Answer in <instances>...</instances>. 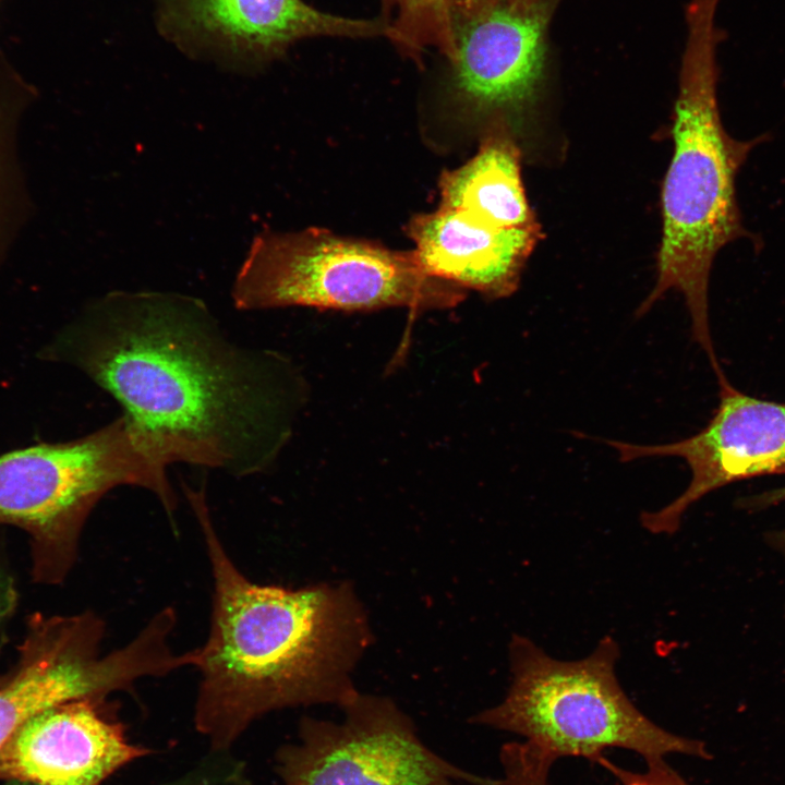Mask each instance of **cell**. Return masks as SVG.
Returning <instances> with one entry per match:
<instances>
[{
	"instance_id": "cell-16",
	"label": "cell",
	"mask_w": 785,
	"mask_h": 785,
	"mask_svg": "<svg viewBox=\"0 0 785 785\" xmlns=\"http://www.w3.org/2000/svg\"><path fill=\"white\" fill-rule=\"evenodd\" d=\"M383 17L389 22L387 38L400 53L421 61L435 48L447 61L455 57L451 25L452 0H382Z\"/></svg>"
},
{
	"instance_id": "cell-20",
	"label": "cell",
	"mask_w": 785,
	"mask_h": 785,
	"mask_svg": "<svg viewBox=\"0 0 785 785\" xmlns=\"http://www.w3.org/2000/svg\"><path fill=\"white\" fill-rule=\"evenodd\" d=\"M14 601L15 596L12 587L8 579L0 572V623L9 616Z\"/></svg>"
},
{
	"instance_id": "cell-5",
	"label": "cell",
	"mask_w": 785,
	"mask_h": 785,
	"mask_svg": "<svg viewBox=\"0 0 785 785\" xmlns=\"http://www.w3.org/2000/svg\"><path fill=\"white\" fill-rule=\"evenodd\" d=\"M167 468L125 414L76 439L8 451L0 455V524L27 533L34 580L59 584L102 496L133 485L166 502L173 493Z\"/></svg>"
},
{
	"instance_id": "cell-14",
	"label": "cell",
	"mask_w": 785,
	"mask_h": 785,
	"mask_svg": "<svg viewBox=\"0 0 785 785\" xmlns=\"http://www.w3.org/2000/svg\"><path fill=\"white\" fill-rule=\"evenodd\" d=\"M443 207L496 228L536 225L520 172V152L504 128L491 131L462 167L442 176Z\"/></svg>"
},
{
	"instance_id": "cell-10",
	"label": "cell",
	"mask_w": 785,
	"mask_h": 785,
	"mask_svg": "<svg viewBox=\"0 0 785 785\" xmlns=\"http://www.w3.org/2000/svg\"><path fill=\"white\" fill-rule=\"evenodd\" d=\"M720 402L697 434L663 445L606 440L621 462L649 457L681 458L691 471L686 490L672 503L645 511L640 520L653 534H674L685 512L702 497L730 483L785 474V403L758 399L717 378Z\"/></svg>"
},
{
	"instance_id": "cell-13",
	"label": "cell",
	"mask_w": 785,
	"mask_h": 785,
	"mask_svg": "<svg viewBox=\"0 0 785 785\" xmlns=\"http://www.w3.org/2000/svg\"><path fill=\"white\" fill-rule=\"evenodd\" d=\"M409 235L415 243L413 254L428 276L499 299L518 288L541 227L496 228L440 206L413 218Z\"/></svg>"
},
{
	"instance_id": "cell-3",
	"label": "cell",
	"mask_w": 785,
	"mask_h": 785,
	"mask_svg": "<svg viewBox=\"0 0 785 785\" xmlns=\"http://www.w3.org/2000/svg\"><path fill=\"white\" fill-rule=\"evenodd\" d=\"M721 0H689L686 39L674 106V154L662 186V240L656 282L641 303L645 314L668 290L683 294L695 340L713 369L720 364L709 321V281L715 256L741 238L745 228L736 177L762 134L738 140L725 130L717 101V52L726 39L716 14Z\"/></svg>"
},
{
	"instance_id": "cell-11",
	"label": "cell",
	"mask_w": 785,
	"mask_h": 785,
	"mask_svg": "<svg viewBox=\"0 0 785 785\" xmlns=\"http://www.w3.org/2000/svg\"><path fill=\"white\" fill-rule=\"evenodd\" d=\"M102 699L46 709L0 748V777L35 785H99L149 750L131 744L123 725L101 710Z\"/></svg>"
},
{
	"instance_id": "cell-12",
	"label": "cell",
	"mask_w": 785,
	"mask_h": 785,
	"mask_svg": "<svg viewBox=\"0 0 785 785\" xmlns=\"http://www.w3.org/2000/svg\"><path fill=\"white\" fill-rule=\"evenodd\" d=\"M177 26L221 57L267 62L310 37L387 36L389 23L322 12L302 0H167Z\"/></svg>"
},
{
	"instance_id": "cell-7",
	"label": "cell",
	"mask_w": 785,
	"mask_h": 785,
	"mask_svg": "<svg viewBox=\"0 0 785 785\" xmlns=\"http://www.w3.org/2000/svg\"><path fill=\"white\" fill-rule=\"evenodd\" d=\"M174 616L157 613L126 645L100 654L105 624L93 612L35 615L17 662L0 683V748L37 713L60 703L104 699L137 679L190 666L189 652L174 653L169 637Z\"/></svg>"
},
{
	"instance_id": "cell-9",
	"label": "cell",
	"mask_w": 785,
	"mask_h": 785,
	"mask_svg": "<svg viewBox=\"0 0 785 785\" xmlns=\"http://www.w3.org/2000/svg\"><path fill=\"white\" fill-rule=\"evenodd\" d=\"M564 0L454 2V96L480 111L518 110L542 92L552 65L551 25Z\"/></svg>"
},
{
	"instance_id": "cell-1",
	"label": "cell",
	"mask_w": 785,
	"mask_h": 785,
	"mask_svg": "<svg viewBox=\"0 0 785 785\" xmlns=\"http://www.w3.org/2000/svg\"><path fill=\"white\" fill-rule=\"evenodd\" d=\"M40 357L76 367L110 394L169 464L235 476L275 460L299 395L285 359L231 340L202 300L178 293H107Z\"/></svg>"
},
{
	"instance_id": "cell-19",
	"label": "cell",
	"mask_w": 785,
	"mask_h": 785,
	"mask_svg": "<svg viewBox=\"0 0 785 785\" xmlns=\"http://www.w3.org/2000/svg\"><path fill=\"white\" fill-rule=\"evenodd\" d=\"M14 785H35L29 783H22ZM161 785H221V782L217 774L208 766L201 764L183 776L167 782Z\"/></svg>"
},
{
	"instance_id": "cell-18",
	"label": "cell",
	"mask_w": 785,
	"mask_h": 785,
	"mask_svg": "<svg viewBox=\"0 0 785 785\" xmlns=\"http://www.w3.org/2000/svg\"><path fill=\"white\" fill-rule=\"evenodd\" d=\"M785 502V486L764 492L758 496L746 498L742 504L744 507L749 509L763 508L768 506L777 505ZM770 544L785 555V529L769 533Z\"/></svg>"
},
{
	"instance_id": "cell-17",
	"label": "cell",
	"mask_w": 785,
	"mask_h": 785,
	"mask_svg": "<svg viewBox=\"0 0 785 785\" xmlns=\"http://www.w3.org/2000/svg\"><path fill=\"white\" fill-rule=\"evenodd\" d=\"M644 771H632L612 762L606 757L597 764L609 772L620 785H690L671 764L666 758L644 761Z\"/></svg>"
},
{
	"instance_id": "cell-6",
	"label": "cell",
	"mask_w": 785,
	"mask_h": 785,
	"mask_svg": "<svg viewBox=\"0 0 785 785\" xmlns=\"http://www.w3.org/2000/svg\"><path fill=\"white\" fill-rule=\"evenodd\" d=\"M231 295L243 311L287 306L371 311L448 309L459 304L466 292L428 276L413 252L310 228L256 235Z\"/></svg>"
},
{
	"instance_id": "cell-15",
	"label": "cell",
	"mask_w": 785,
	"mask_h": 785,
	"mask_svg": "<svg viewBox=\"0 0 785 785\" xmlns=\"http://www.w3.org/2000/svg\"><path fill=\"white\" fill-rule=\"evenodd\" d=\"M35 97L34 87L0 55V266L29 212L17 135L21 119Z\"/></svg>"
},
{
	"instance_id": "cell-2",
	"label": "cell",
	"mask_w": 785,
	"mask_h": 785,
	"mask_svg": "<svg viewBox=\"0 0 785 785\" xmlns=\"http://www.w3.org/2000/svg\"><path fill=\"white\" fill-rule=\"evenodd\" d=\"M214 578L209 633L196 649L194 723L215 752L256 718L285 708L333 703L359 691L351 674L373 635L347 582L300 589L261 585L233 564L203 491L185 487Z\"/></svg>"
},
{
	"instance_id": "cell-8",
	"label": "cell",
	"mask_w": 785,
	"mask_h": 785,
	"mask_svg": "<svg viewBox=\"0 0 785 785\" xmlns=\"http://www.w3.org/2000/svg\"><path fill=\"white\" fill-rule=\"evenodd\" d=\"M340 722L303 717L276 756L281 785H473L480 778L430 749L389 698L359 692Z\"/></svg>"
},
{
	"instance_id": "cell-4",
	"label": "cell",
	"mask_w": 785,
	"mask_h": 785,
	"mask_svg": "<svg viewBox=\"0 0 785 785\" xmlns=\"http://www.w3.org/2000/svg\"><path fill=\"white\" fill-rule=\"evenodd\" d=\"M618 657L619 645L609 636L588 656L561 661L515 635L506 696L470 722L518 735L556 761L571 757L597 763L612 748L644 761L669 754L711 760L705 742L663 728L633 704L615 673Z\"/></svg>"
}]
</instances>
